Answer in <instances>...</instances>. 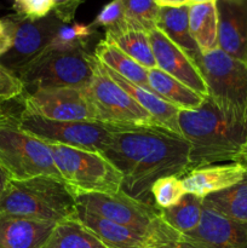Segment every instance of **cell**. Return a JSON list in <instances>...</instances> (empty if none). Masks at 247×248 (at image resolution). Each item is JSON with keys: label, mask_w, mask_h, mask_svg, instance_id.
Returning <instances> with one entry per match:
<instances>
[{"label": "cell", "mask_w": 247, "mask_h": 248, "mask_svg": "<svg viewBox=\"0 0 247 248\" xmlns=\"http://www.w3.org/2000/svg\"><path fill=\"white\" fill-rule=\"evenodd\" d=\"M123 176L121 191L155 206L152 186L164 177H183L191 170L190 147L182 136L162 127H119L102 153Z\"/></svg>", "instance_id": "1"}, {"label": "cell", "mask_w": 247, "mask_h": 248, "mask_svg": "<svg viewBox=\"0 0 247 248\" xmlns=\"http://www.w3.org/2000/svg\"><path fill=\"white\" fill-rule=\"evenodd\" d=\"M178 124L182 137L190 147L191 170L235 162L247 136V127L225 118L210 97L196 110L179 111Z\"/></svg>", "instance_id": "2"}, {"label": "cell", "mask_w": 247, "mask_h": 248, "mask_svg": "<svg viewBox=\"0 0 247 248\" xmlns=\"http://www.w3.org/2000/svg\"><path fill=\"white\" fill-rule=\"evenodd\" d=\"M0 215L58 224L77 218V196L64 182L50 176L10 179L0 198Z\"/></svg>", "instance_id": "3"}, {"label": "cell", "mask_w": 247, "mask_h": 248, "mask_svg": "<svg viewBox=\"0 0 247 248\" xmlns=\"http://www.w3.org/2000/svg\"><path fill=\"white\" fill-rule=\"evenodd\" d=\"M77 206L145 235L152 240V247L161 248L181 239V234L162 220L156 206L135 200L124 191L80 194L77 195Z\"/></svg>", "instance_id": "4"}, {"label": "cell", "mask_w": 247, "mask_h": 248, "mask_svg": "<svg viewBox=\"0 0 247 248\" xmlns=\"http://www.w3.org/2000/svg\"><path fill=\"white\" fill-rule=\"evenodd\" d=\"M47 145L56 169L75 196L121 191L123 176L102 154L65 145Z\"/></svg>", "instance_id": "5"}, {"label": "cell", "mask_w": 247, "mask_h": 248, "mask_svg": "<svg viewBox=\"0 0 247 248\" xmlns=\"http://www.w3.org/2000/svg\"><path fill=\"white\" fill-rule=\"evenodd\" d=\"M208 97L229 120L247 127V63L217 48L201 57Z\"/></svg>", "instance_id": "6"}, {"label": "cell", "mask_w": 247, "mask_h": 248, "mask_svg": "<svg viewBox=\"0 0 247 248\" xmlns=\"http://www.w3.org/2000/svg\"><path fill=\"white\" fill-rule=\"evenodd\" d=\"M0 165L12 181L50 176L63 182L48 145L21 130L14 115L0 120Z\"/></svg>", "instance_id": "7"}, {"label": "cell", "mask_w": 247, "mask_h": 248, "mask_svg": "<svg viewBox=\"0 0 247 248\" xmlns=\"http://www.w3.org/2000/svg\"><path fill=\"white\" fill-rule=\"evenodd\" d=\"M90 64L92 78L86 92L96 121L119 127H159L150 114L109 77L93 55H90Z\"/></svg>", "instance_id": "8"}, {"label": "cell", "mask_w": 247, "mask_h": 248, "mask_svg": "<svg viewBox=\"0 0 247 248\" xmlns=\"http://www.w3.org/2000/svg\"><path fill=\"white\" fill-rule=\"evenodd\" d=\"M21 130L47 144L65 145L87 152L106 149L116 126L98 121H57L22 110L17 118Z\"/></svg>", "instance_id": "9"}, {"label": "cell", "mask_w": 247, "mask_h": 248, "mask_svg": "<svg viewBox=\"0 0 247 248\" xmlns=\"http://www.w3.org/2000/svg\"><path fill=\"white\" fill-rule=\"evenodd\" d=\"M90 55L87 51H45L18 74L24 84V92L39 87L85 89L92 78Z\"/></svg>", "instance_id": "10"}, {"label": "cell", "mask_w": 247, "mask_h": 248, "mask_svg": "<svg viewBox=\"0 0 247 248\" xmlns=\"http://www.w3.org/2000/svg\"><path fill=\"white\" fill-rule=\"evenodd\" d=\"M4 18L11 29L12 46L0 57V64L18 77L22 70L47 50L62 22L53 14L35 21L16 14Z\"/></svg>", "instance_id": "11"}, {"label": "cell", "mask_w": 247, "mask_h": 248, "mask_svg": "<svg viewBox=\"0 0 247 248\" xmlns=\"http://www.w3.org/2000/svg\"><path fill=\"white\" fill-rule=\"evenodd\" d=\"M23 96V110L57 121H96L86 87H39Z\"/></svg>", "instance_id": "12"}, {"label": "cell", "mask_w": 247, "mask_h": 248, "mask_svg": "<svg viewBox=\"0 0 247 248\" xmlns=\"http://www.w3.org/2000/svg\"><path fill=\"white\" fill-rule=\"evenodd\" d=\"M182 248H247V223L237 222L203 206L195 230L181 234Z\"/></svg>", "instance_id": "13"}, {"label": "cell", "mask_w": 247, "mask_h": 248, "mask_svg": "<svg viewBox=\"0 0 247 248\" xmlns=\"http://www.w3.org/2000/svg\"><path fill=\"white\" fill-rule=\"evenodd\" d=\"M148 35L156 61V67L205 98L208 97V87L200 68L185 55V52L174 45L160 29H153Z\"/></svg>", "instance_id": "14"}, {"label": "cell", "mask_w": 247, "mask_h": 248, "mask_svg": "<svg viewBox=\"0 0 247 248\" xmlns=\"http://www.w3.org/2000/svg\"><path fill=\"white\" fill-rule=\"evenodd\" d=\"M218 47L235 60H247V0H217Z\"/></svg>", "instance_id": "15"}, {"label": "cell", "mask_w": 247, "mask_h": 248, "mask_svg": "<svg viewBox=\"0 0 247 248\" xmlns=\"http://www.w3.org/2000/svg\"><path fill=\"white\" fill-rule=\"evenodd\" d=\"M247 167L240 162L213 164L196 167L182 177L184 190L199 198H207L211 194L230 188L244 179Z\"/></svg>", "instance_id": "16"}, {"label": "cell", "mask_w": 247, "mask_h": 248, "mask_svg": "<svg viewBox=\"0 0 247 248\" xmlns=\"http://www.w3.org/2000/svg\"><path fill=\"white\" fill-rule=\"evenodd\" d=\"M56 225L43 220L0 215V246L43 248Z\"/></svg>", "instance_id": "17"}, {"label": "cell", "mask_w": 247, "mask_h": 248, "mask_svg": "<svg viewBox=\"0 0 247 248\" xmlns=\"http://www.w3.org/2000/svg\"><path fill=\"white\" fill-rule=\"evenodd\" d=\"M77 219L108 248H148L152 240L136 230L89 212L77 206Z\"/></svg>", "instance_id": "18"}, {"label": "cell", "mask_w": 247, "mask_h": 248, "mask_svg": "<svg viewBox=\"0 0 247 248\" xmlns=\"http://www.w3.org/2000/svg\"><path fill=\"white\" fill-rule=\"evenodd\" d=\"M103 65V64H102ZM104 69L107 70V73L109 74V77L116 82L120 87H123L143 109L148 111L150 114L153 119L155 120V123L157 124L159 127L165 128V130L170 131V132H173L176 135L182 136L181 128H179L178 124V116H179V109H177L176 107H173L172 104H170L169 102H166L165 99H162L161 97L157 96L154 92L149 91L147 89H143V87L138 86V85L133 84V82L128 81L125 78L120 77L119 74H116L115 72H113L111 69L107 68L106 65H103Z\"/></svg>", "instance_id": "19"}, {"label": "cell", "mask_w": 247, "mask_h": 248, "mask_svg": "<svg viewBox=\"0 0 247 248\" xmlns=\"http://www.w3.org/2000/svg\"><path fill=\"white\" fill-rule=\"evenodd\" d=\"M156 28L200 68L202 55L189 28V6L161 7Z\"/></svg>", "instance_id": "20"}, {"label": "cell", "mask_w": 247, "mask_h": 248, "mask_svg": "<svg viewBox=\"0 0 247 248\" xmlns=\"http://www.w3.org/2000/svg\"><path fill=\"white\" fill-rule=\"evenodd\" d=\"M148 81L150 91L179 110H196L205 102V97L189 89L157 67L148 69Z\"/></svg>", "instance_id": "21"}, {"label": "cell", "mask_w": 247, "mask_h": 248, "mask_svg": "<svg viewBox=\"0 0 247 248\" xmlns=\"http://www.w3.org/2000/svg\"><path fill=\"white\" fill-rule=\"evenodd\" d=\"M93 56L99 61L101 64L106 65L107 68L115 72L120 77L150 91L147 68L142 67L139 63L128 57L115 44L102 39L94 48Z\"/></svg>", "instance_id": "22"}, {"label": "cell", "mask_w": 247, "mask_h": 248, "mask_svg": "<svg viewBox=\"0 0 247 248\" xmlns=\"http://www.w3.org/2000/svg\"><path fill=\"white\" fill-rule=\"evenodd\" d=\"M189 28L198 44L201 55L217 50L218 47V14L216 2L190 5Z\"/></svg>", "instance_id": "23"}, {"label": "cell", "mask_w": 247, "mask_h": 248, "mask_svg": "<svg viewBox=\"0 0 247 248\" xmlns=\"http://www.w3.org/2000/svg\"><path fill=\"white\" fill-rule=\"evenodd\" d=\"M104 39L115 44L124 53L139 63L142 67L147 69L156 68L149 35L145 31L126 27L118 31H106Z\"/></svg>", "instance_id": "24"}, {"label": "cell", "mask_w": 247, "mask_h": 248, "mask_svg": "<svg viewBox=\"0 0 247 248\" xmlns=\"http://www.w3.org/2000/svg\"><path fill=\"white\" fill-rule=\"evenodd\" d=\"M203 206L230 219L247 223V173L235 186L203 199Z\"/></svg>", "instance_id": "25"}, {"label": "cell", "mask_w": 247, "mask_h": 248, "mask_svg": "<svg viewBox=\"0 0 247 248\" xmlns=\"http://www.w3.org/2000/svg\"><path fill=\"white\" fill-rule=\"evenodd\" d=\"M161 218L167 225L186 234L198 228L203 213V199L193 194H185L178 203L169 208L160 210Z\"/></svg>", "instance_id": "26"}, {"label": "cell", "mask_w": 247, "mask_h": 248, "mask_svg": "<svg viewBox=\"0 0 247 248\" xmlns=\"http://www.w3.org/2000/svg\"><path fill=\"white\" fill-rule=\"evenodd\" d=\"M43 248H108L79 220L58 223Z\"/></svg>", "instance_id": "27"}, {"label": "cell", "mask_w": 247, "mask_h": 248, "mask_svg": "<svg viewBox=\"0 0 247 248\" xmlns=\"http://www.w3.org/2000/svg\"><path fill=\"white\" fill-rule=\"evenodd\" d=\"M94 34H97L96 29L92 28L90 24L62 23L53 35L46 51H57V52L87 51Z\"/></svg>", "instance_id": "28"}, {"label": "cell", "mask_w": 247, "mask_h": 248, "mask_svg": "<svg viewBox=\"0 0 247 248\" xmlns=\"http://www.w3.org/2000/svg\"><path fill=\"white\" fill-rule=\"evenodd\" d=\"M127 27L149 33L156 28L160 9L155 0H123Z\"/></svg>", "instance_id": "29"}, {"label": "cell", "mask_w": 247, "mask_h": 248, "mask_svg": "<svg viewBox=\"0 0 247 248\" xmlns=\"http://www.w3.org/2000/svg\"><path fill=\"white\" fill-rule=\"evenodd\" d=\"M185 194L182 178L177 176L157 179L152 186L153 200L159 210L172 207L178 203Z\"/></svg>", "instance_id": "30"}, {"label": "cell", "mask_w": 247, "mask_h": 248, "mask_svg": "<svg viewBox=\"0 0 247 248\" xmlns=\"http://www.w3.org/2000/svg\"><path fill=\"white\" fill-rule=\"evenodd\" d=\"M92 28H104L106 31H118L126 28L127 23L124 14L123 0H111L99 11L92 23Z\"/></svg>", "instance_id": "31"}, {"label": "cell", "mask_w": 247, "mask_h": 248, "mask_svg": "<svg viewBox=\"0 0 247 248\" xmlns=\"http://www.w3.org/2000/svg\"><path fill=\"white\" fill-rule=\"evenodd\" d=\"M52 7V0H14L16 15L33 21L48 16Z\"/></svg>", "instance_id": "32"}, {"label": "cell", "mask_w": 247, "mask_h": 248, "mask_svg": "<svg viewBox=\"0 0 247 248\" xmlns=\"http://www.w3.org/2000/svg\"><path fill=\"white\" fill-rule=\"evenodd\" d=\"M24 93L22 80L0 64V106L1 103L21 97Z\"/></svg>", "instance_id": "33"}, {"label": "cell", "mask_w": 247, "mask_h": 248, "mask_svg": "<svg viewBox=\"0 0 247 248\" xmlns=\"http://www.w3.org/2000/svg\"><path fill=\"white\" fill-rule=\"evenodd\" d=\"M82 2L84 0H52V14L62 23L70 24L74 21L77 10Z\"/></svg>", "instance_id": "34"}, {"label": "cell", "mask_w": 247, "mask_h": 248, "mask_svg": "<svg viewBox=\"0 0 247 248\" xmlns=\"http://www.w3.org/2000/svg\"><path fill=\"white\" fill-rule=\"evenodd\" d=\"M12 46V33L6 19H0V57L7 52Z\"/></svg>", "instance_id": "35"}, {"label": "cell", "mask_w": 247, "mask_h": 248, "mask_svg": "<svg viewBox=\"0 0 247 248\" xmlns=\"http://www.w3.org/2000/svg\"><path fill=\"white\" fill-rule=\"evenodd\" d=\"M160 7L189 6V0H155Z\"/></svg>", "instance_id": "36"}, {"label": "cell", "mask_w": 247, "mask_h": 248, "mask_svg": "<svg viewBox=\"0 0 247 248\" xmlns=\"http://www.w3.org/2000/svg\"><path fill=\"white\" fill-rule=\"evenodd\" d=\"M9 181H10L9 174H7V172L5 171V170L1 167V165H0V198H1L2 193H4Z\"/></svg>", "instance_id": "37"}, {"label": "cell", "mask_w": 247, "mask_h": 248, "mask_svg": "<svg viewBox=\"0 0 247 248\" xmlns=\"http://www.w3.org/2000/svg\"><path fill=\"white\" fill-rule=\"evenodd\" d=\"M235 162H240V164L245 165V166L247 167V136H246V140H245L244 145H242L241 152H240L239 157H237V160Z\"/></svg>", "instance_id": "38"}, {"label": "cell", "mask_w": 247, "mask_h": 248, "mask_svg": "<svg viewBox=\"0 0 247 248\" xmlns=\"http://www.w3.org/2000/svg\"><path fill=\"white\" fill-rule=\"evenodd\" d=\"M208 2H217V0H189V6H190V5L208 4Z\"/></svg>", "instance_id": "39"}, {"label": "cell", "mask_w": 247, "mask_h": 248, "mask_svg": "<svg viewBox=\"0 0 247 248\" xmlns=\"http://www.w3.org/2000/svg\"><path fill=\"white\" fill-rule=\"evenodd\" d=\"M162 248H182V247L179 246V240H178V241L170 242V244H167L166 246H164Z\"/></svg>", "instance_id": "40"}, {"label": "cell", "mask_w": 247, "mask_h": 248, "mask_svg": "<svg viewBox=\"0 0 247 248\" xmlns=\"http://www.w3.org/2000/svg\"><path fill=\"white\" fill-rule=\"evenodd\" d=\"M10 115H11V114L6 113V111L2 109V107L0 106V120H4V119H6L7 116H10Z\"/></svg>", "instance_id": "41"}, {"label": "cell", "mask_w": 247, "mask_h": 248, "mask_svg": "<svg viewBox=\"0 0 247 248\" xmlns=\"http://www.w3.org/2000/svg\"><path fill=\"white\" fill-rule=\"evenodd\" d=\"M148 248H157V247H148Z\"/></svg>", "instance_id": "42"}, {"label": "cell", "mask_w": 247, "mask_h": 248, "mask_svg": "<svg viewBox=\"0 0 247 248\" xmlns=\"http://www.w3.org/2000/svg\"><path fill=\"white\" fill-rule=\"evenodd\" d=\"M0 248H2V247H1V246H0Z\"/></svg>", "instance_id": "43"}, {"label": "cell", "mask_w": 247, "mask_h": 248, "mask_svg": "<svg viewBox=\"0 0 247 248\" xmlns=\"http://www.w3.org/2000/svg\"><path fill=\"white\" fill-rule=\"evenodd\" d=\"M246 63H247V60H246Z\"/></svg>", "instance_id": "44"}]
</instances>
